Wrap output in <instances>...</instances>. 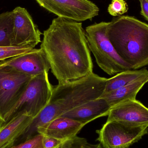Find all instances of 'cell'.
<instances>
[{"instance_id":"cell-22","label":"cell","mask_w":148,"mask_h":148,"mask_svg":"<svg viewBox=\"0 0 148 148\" xmlns=\"http://www.w3.org/2000/svg\"><path fill=\"white\" fill-rule=\"evenodd\" d=\"M42 144L44 148H59L64 142L53 137L42 135Z\"/></svg>"},{"instance_id":"cell-11","label":"cell","mask_w":148,"mask_h":148,"mask_svg":"<svg viewBox=\"0 0 148 148\" xmlns=\"http://www.w3.org/2000/svg\"><path fill=\"white\" fill-rule=\"evenodd\" d=\"M107 121L123 122L148 127V108L140 101L129 100L111 108Z\"/></svg>"},{"instance_id":"cell-6","label":"cell","mask_w":148,"mask_h":148,"mask_svg":"<svg viewBox=\"0 0 148 148\" xmlns=\"http://www.w3.org/2000/svg\"><path fill=\"white\" fill-rule=\"evenodd\" d=\"M97 140L103 148H128L148 133V127L123 122L106 121L96 131Z\"/></svg>"},{"instance_id":"cell-1","label":"cell","mask_w":148,"mask_h":148,"mask_svg":"<svg viewBox=\"0 0 148 148\" xmlns=\"http://www.w3.org/2000/svg\"><path fill=\"white\" fill-rule=\"evenodd\" d=\"M40 48L58 84L93 73L90 51L82 22L58 16L55 18L43 32Z\"/></svg>"},{"instance_id":"cell-3","label":"cell","mask_w":148,"mask_h":148,"mask_svg":"<svg viewBox=\"0 0 148 148\" xmlns=\"http://www.w3.org/2000/svg\"><path fill=\"white\" fill-rule=\"evenodd\" d=\"M107 34L118 55L131 69L148 66V24L134 16H120L109 22Z\"/></svg>"},{"instance_id":"cell-13","label":"cell","mask_w":148,"mask_h":148,"mask_svg":"<svg viewBox=\"0 0 148 148\" xmlns=\"http://www.w3.org/2000/svg\"><path fill=\"white\" fill-rule=\"evenodd\" d=\"M111 108L101 97L89 101L62 115L88 124L97 118L108 116Z\"/></svg>"},{"instance_id":"cell-15","label":"cell","mask_w":148,"mask_h":148,"mask_svg":"<svg viewBox=\"0 0 148 148\" xmlns=\"http://www.w3.org/2000/svg\"><path fill=\"white\" fill-rule=\"evenodd\" d=\"M147 82L148 74L116 90L103 93L100 97L105 99L112 108L126 101L136 99L137 94Z\"/></svg>"},{"instance_id":"cell-23","label":"cell","mask_w":148,"mask_h":148,"mask_svg":"<svg viewBox=\"0 0 148 148\" xmlns=\"http://www.w3.org/2000/svg\"><path fill=\"white\" fill-rule=\"evenodd\" d=\"M140 3L141 14L148 21V0H139Z\"/></svg>"},{"instance_id":"cell-21","label":"cell","mask_w":148,"mask_h":148,"mask_svg":"<svg viewBox=\"0 0 148 148\" xmlns=\"http://www.w3.org/2000/svg\"><path fill=\"white\" fill-rule=\"evenodd\" d=\"M42 135L38 134L30 139L16 146L10 148H44L42 144Z\"/></svg>"},{"instance_id":"cell-24","label":"cell","mask_w":148,"mask_h":148,"mask_svg":"<svg viewBox=\"0 0 148 148\" xmlns=\"http://www.w3.org/2000/svg\"><path fill=\"white\" fill-rule=\"evenodd\" d=\"M14 142L9 143L1 148H10L14 145Z\"/></svg>"},{"instance_id":"cell-10","label":"cell","mask_w":148,"mask_h":148,"mask_svg":"<svg viewBox=\"0 0 148 148\" xmlns=\"http://www.w3.org/2000/svg\"><path fill=\"white\" fill-rule=\"evenodd\" d=\"M0 66L10 67L32 76L48 73L50 69L47 59L41 48H34L27 53L0 61Z\"/></svg>"},{"instance_id":"cell-9","label":"cell","mask_w":148,"mask_h":148,"mask_svg":"<svg viewBox=\"0 0 148 148\" xmlns=\"http://www.w3.org/2000/svg\"><path fill=\"white\" fill-rule=\"evenodd\" d=\"M12 11L14 14L12 46L35 48L41 42V32L25 8L17 7Z\"/></svg>"},{"instance_id":"cell-16","label":"cell","mask_w":148,"mask_h":148,"mask_svg":"<svg viewBox=\"0 0 148 148\" xmlns=\"http://www.w3.org/2000/svg\"><path fill=\"white\" fill-rule=\"evenodd\" d=\"M148 74L146 69L140 70H128L123 71L107 79L103 93L116 90L136 81Z\"/></svg>"},{"instance_id":"cell-19","label":"cell","mask_w":148,"mask_h":148,"mask_svg":"<svg viewBox=\"0 0 148 148\" xmlns=\"http://www.w3.org/2000/svg\"><path fill=\"white\" fill-rule=\"evenodd\" d=\"M59 148H102L100 143L92 144L89 143L85 138L76 136L64 142Z\"/></svg>"},{"instance_id":"cell-8","label":"cell","mask_w":148,"mask_h":148,"mask_svg":"<svg viewBox=\"0 0 148 148\" xmlns=\"http://www.w3.org/2000/svg\"><path fill=\"white\" fill-rule=\"evenodd\" d=\"M40 7L58 17L77 22L91 20L99 14L98 6L89 0H35Z\"/></svg>"},{"instance_id":"cell-17","label":"cell","mask_w":148,"mask_h":148,"mask_svg":"<svg viewBox=\"0 0 148 148\" xmlns=\"http://www.w3.org/2000/svg\"><path fill=\"white\" fill-rule=\"evenodd\" d=\"M13 28V11L0 14V47L12 46Z\"/></svg>"},{"instance_id":"cell-20","label":"cell","mask_w":148,"mask_h":148,"mask_svg":"<svg viewBox=\"0 0 148 148\" xmlns=\"http://www.w3.org/2000/svg\"><path fill=\"white\" fill-rule=\"evenodd\" d=\"M129 8L125 0H112L109 5L108 11L112 16H118L127 13Z\"/></svg>"},{"instance_id":"cell-12","label":"cell","mask_w":148,"mask_h":148,"mask_svg":"<svg viewBox=\"0 0 148 148\" xmlns=\"http://www.w3.org/2000/svg\"><path fill=\"white\" fill-rule=\"evenodd\" d=\"M86 123L68 117L60 116L40 127L37 133L63 142L75 137Z\"/></svg>"},{"instance_id":"cell-18","label":"cell","mask_w":148,"mask_h":148,"mask_svg":"<svg viewBox=\"0 0 148 148\" xmlns=\"http://www.w3.org/2000/svg\"><path fill=\"white\" fill-rule=\"evenodd\" d=\"M34 49L30 47L20 46L0 47V61L27 53Z\"/></svg>"},{"instance_id":"cell-5","label":"cell","mask_w":148,"mask_h":148,"mask_svg":"<svg viewBox=\"0 0 148 148\" xmlns=\"http://www.w3.org/2000/svg\"><path fill=\"white\" fill-rule=\"evenodd\" d=\"M53 87L49 82L48 73L33 77L7 114L3 124L20 113H27L34 118L37 116L48 103Z\"/></svg>"},{"instance_id":"cell-14","label":"cell","mask_w":148,"mask_h":148,"mask_svg":"<svg viewBox=\"0 0 148 148\" xmlns=\"http://www.w3.org/2000/svg\"><path fill=\"white\" fill-rule=\"evenodd\" d=\"M34 117L26 113L16 115L9 121L0 126V148L15 142L23 135L32 123Z\"/></svg>"},{"instance_id":"cell-7","label":"cell","mask_w":148,"mask_h":148,"mask_svg":"<svg viewBox=\"0 0 148 148\" xmlns=\"http://www.w3.org/2000/svg\"><path fill=\"white\" fill-rule=\"evenodd\" d=\"M33 77L18 72L10 67L0 66L1 125L3 124L7 114L18 101Z\"/></svg>"},{"instance_id":"cell-25","label":"cell","mask_w":148,"mask_h":148,"mask_svg":"<svg viewBox=\"0 0 148 148\" xmlns=\"http://www.w3.org/2000/svg\"><path fill=\"white\" fill-rule=\"evenodd\" d=\"M2 122L1 121V119H0V126L1 125Z\"/></svg>"},{"instance_id":"cell-4","label":"cell","mask_w":148,"mask_h":148,"mask_svg":"<svg viewBox=\"0 0 148 148\" xmlns=\"http://www.w3.org/2000/svg\"><path fill=\"white\" fill-rule=\"evenodd\" d=\"M109 23H95L87 27L85 31L88 46L97 64L104 73L112 76L131 69L118 55L108 37Z\"/></svg>"},{"instance_id":"cell-2","label":"cell","mask_w":148,"mask_h":148,"mask_svg":"<svg viewBox=\"0 0 148 148\" xmlns=\"http://www.w3.org/2000/svg\"><path fill=\"white\" fill-rule=\"evenodd\" d=\"M108 78L92 73L78 80L54 86L47 105L33 119L23 135L25 141L34 136L40 127L89 101L99 98Z\"/></svg>"}]
</instances>
